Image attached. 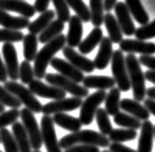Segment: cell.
Returning <instances> with one entry per match:
<instances>
[{"label": "cell", "mask_w": 155, "mask_h": 152, "mask_svg": "<svg viewBox=\"0 0 155 152\" xmlns=\"http://www.w3.org/2000/svg\"><path fill=\"white\" fill-rule=\"evenodd\" d=\"M4 88L14 94L21 102V104H23L25 108L29 109L31 112L35 114L41 113V103L36 98L35 94H32L30 90L25 88L23 85L18 83L17 81H6L4 83Z\"/></svg>", "instance_id": "cell-4"}, {"label": "cell", "mask_w": 155, "mask_h": 152, "mask_svg": "<svg viewBox=\"0 0 155 152\" xmlns=\"http://www.w3.org/2000/svg\"><path fill=\"white\" fill-rule=\"evenodd\" d=\"M18 76L22 84H30L35 78L34 68H32L30 62L28 61H22L19 64V70H18Z\"/></svg>", "instance_id": "cell-41"}, {"label": "cell", "mask_w": 155, "mask_h": 152, "mask_svg": "<svg viewBox=\"0 0 155 152\" xmlns=\"http://www.w3.org/2000/svg\"><path fill=\"white\" fill-rule=\"evenodd\" d=\"M55 7L57 19L61 20L62 22H68L71 18V15L69 12V6L68 5L67 0H51Z\"/></svg>", "instance_id": "cell-39"}, {"label": "cell", "mask_w": 155, "mask_h": 152, "mask_svg": "<svg viewBox=\"0 0 155 152\" xmlns=\"http://www.w3.org/2000/svg\"><path fill=\"white\" fill-rule=\"evenodd\" d=\"M120 107L124 110V112L128 113L129 115L138 118L139 121H148L150 117V114L147 110V108L135 99L124 98L120 100Z\"/></svg>", "instance_id": "cell-21"}, {"label": "cell", "mask_w": 155, "mask_h": 152, "mask_svg": "<svg viewBox=\"0 0 155 152\" xmlns=\"http://www.w3.org/2000/svg\"><path fill=\"white\" fill-rule=\"evenodd\" d=\"M38 42L39 39L37 35L27 34L23 38V57L25 61H34L38 54Z\"/></svg>", "instance_id": "cell-32"}, {"label": "cell", "mask_w": 155, "mask_h": 152, "mask_svg": "<svg viewBox=\"0 0 155 152\" xmlns=\"http://www.w3.org/2000/svg\"><path fill=\"white\" fill-rule=\"evenodd\" d=\"M33 152H41V151H39V150H34Z\"/></svg>", "instance_id": "cell-56"}, {"label": "cell", "mask_w": 155, "mask_h": 152, "mask_svg": "<svg viewBox=\"0 0 155 152\" xmlns=\"http://www.w3.org/2000/svg\"><path fill=\"white\" fill-rule=\"evenodd\" d=\"M0 143H1V142H0Z\"/></svg>", "instance_id": "cell-59"}, {"label": "cell", "mask_w": 155, "mask_h": 152, "mask_svg": "<svg viewBox=\"0 0 155 152\" xmlns=\"http://www.w3.org/2000/svg\"><path fill=\"white\" fill-rule=\"evenodd\" d=\"M63 54L67 58L68 61L73 64L76 68L81 70L82 72L91 73L94 70V61L90 60L89 58L85 57V55L77 53L75 50L71 46H64Z\"/></svg>", "instance_id": "cell-14"}, {"label": "cell", "mask_w": 155, "mask_h": 152, "mask_svg": "<svg viewBox=\"0 0 155 152\" xmlns=\"http://www.w3.org/2000/svg\"><path fill=\"white\" fill-rule=\"evenodd\" d=\"M91 21L94 27H100L104 19V0H90Z\"/></svg>", "instance_id": "cell-33"}, {"label": "cell", "mask_w": 155, "mask_h": 152, "mask_svg": "<svg viewBox=\"0 0 155 152\" xmlns=\"http://www.w3.org/2000/svg\"><path fill=\"white\" fill-rule=\"evenodd\" d=\"M24 35L19 30H12L7 28L0 29V42H19L23 41Z\"/></svg>", "instance_id": "cell-42"}, {"label": "cell", "mask_w": 155, "mask_h": 152, "mask_svg": "<svg viewBox=\"0 0 155 152\" xmlns=\"http://www.w3.org/2000/svg\"><path fill=\"white\" fill-rule=\"evenodd\" d=\"M68 5L75 12L77 17L82 20V22H89L92 18L90 8L84 3L83 0H67Z\"/></svg>", "instance_id": "cell-36"}, {"label": "cell", "mask_w": 155, "mask_h": 152, "mask_svg": "<svg viewBox=\"0 0 155 152\" xmlns=\"http://www.w3.org/2000/svg\"><path fill=\"white\" fill-rule=\"evenodd\" d=\"M83 86L89 89H97L105 91L114 88L116 82L113 77L105 75H89L85 76L83 80Z\"/></svg>", "instance_id": "cell-22"}, {"label": "cell", "mask_w": 155, "mask_h": 152, "mask_svg": "<svg viewBox=\"0 0 155 152\" xmlns=\"http://www.w3.org/2000/svg\"><path fill=\"white\" fill-rule=\"evenodd\" d=\"M125 5L138 23L146 25L149 22V17L141 0H125Z\"/></svg>", "instance_id": "cell-29"}, {"label": "cell", "mask_w": 155, "mask_h": 152, "mask_svg": "<svg viewBox=\"0 0 155 152\" xmlns=\"http://www.w3.org/2000/svg\"><path fill=\"white\" fill-rule=\"evenodd\" d=\"M103 24L105 25L107 32H108L109 39L113 43H120L124 38V33H122L121 28L117 22V18L114 15H112L110 12L104 15Z\"/></svg>", "instance_id": "cell-26"}, {"label": "cell", "mask_w": 155, "mask_h": 152, "mask_svg": "<svg viewBox=\"0 0 155 152\" xmlns=\"http://www.w3.org/2000/svg\"><path fill=\"white\" fill-rule=\"evenodd\" d=\"M120 49L126 53H139L142 55L155 54V43L147 41L125 39L120 42Z\"/></svg>", "instance_id": "cell-16"}, {"label": "cell", "mask_w": 155, "mask_h": 152, "mask_svg": "<svg viewBox=\"0 0 155 152\" xmlns=\"http://www.w3.org/2000/svg\"><path fill=\"white\" fill-rule=\"evenodd\" d=\"M117 2V0H104V10H106L107 12H110L114 9Z\"/></svg>", "instance_id": "cell-51"}, {"label": "cell", "mask_w": 155, "mask_h": 152, "mask_svg": "<svg viewBox=\"0 0 155 152\" xmlns=\"http://www.w3.org/2000/svg\"><path fill=\"white\" fill-rule=\"evenodd\" d=\"M82 98L79 97H69V98H62L58 100H53L51 102L42 105L41 113L45 116L55 115L58 113L71 112L78 109L82 105Z\"/></svg>", "instance_id": "cell-10"}, {"label": "cell", "mask_w": 155, "mask_h": 152, "mask_svg": "<svg viewBox=\"0 0 155 152\" xmlns=\"http://www.w3.org/2000/svg\"><path fill=\"white\" fill-rule=\"evenodd\" d=\"M30 24L29 18L23 17H14L8 12L0 9V25L12 30H22Z\"/></svg>", "instance_id": "cell-23"}, {"label": "cell", "mask_w": 155, "mask_h": 152, "mask_svg": "<svg viewBox=\"0 0 155 152\" xmlns=\"http://www.w3.org/2000/svg\"><path fill=\"white\" fill-rule=\"evenodd\" d=\"M98 52L94 60V68L98 70H103L108 67L113 55V42L109 37H103L102 41L99 43Z\"/></svg>", "instance_id": "cell-18"}, {"label": "cell", "mask_w": 155, "mask_h": 152, "mask_svg": "<svg viewBox=\"0 0 155 152\" xmlns=\"http://www.w3.org/2000/svg\"><path fill=\"white\" fill-rule=\"evenodd\" d=\"M50 66L63 76L68 77V79H71L78 84L83 82L85 78L84 73L81 70L76 68L68 61H65V60L61 58H53L52 61L50 62Z\"/></svg>", "instance_id": "cell-15"}, {"label": "cell", "mask_w": 155, "mask_h": 152, "mask_svg": "<svg viewBox=\"0 0 155 152\" xmlns=\"http://www.w3.org/2000/svg\"><path fill=\"white\" fill-rule=\"evenodd\" d=\"M0 9L6 12H15L21 17L30 18L36 14L35 7L23 0H0Z\"/></svg>", "instance_id": "cell-17"}, {"label": "cell", "mask_w": 155, "mask_h": 152, "mask_svg": "<svg viewBox=\"0 0 155 152\" xmlns=\"http://www.w3.org/2000/svg\"><path fill=\"white\" fill-rule=\"evenodd\" d=\"M108 136L110 142L121 144L124 142H128V140H135L138 134L137 131L134 129L122 128V129H113Z\"/></svg>", "instance_id": "cell-34"}, {"label": "cell", "mask_w": 155, "mask_h": 152, "mask_svg": "<svg viewBox=\"0 0 155 152\" xmlns=\"http://www.w3.org/2000/svg\"><path fill=\"white\" fill-rule=\"evenodd\" d=\"M114 9H115L117 20L120 26L122 33L125 36L134 35L136 31V27L134 22H133L132 15L128 8L126 7L125 3H124L122 1L117 2Z\"/></svg>", "instance_id": "cell-13"}, {"label": "cell", "mask_w": 155, "mask_h": 152, "mask_svg": "<svg viewBox=\"0 0 155 152\" xmlns=\"http://www.w3.org/2000/svg\"><path fill=\"white\" fill-rule=\"evenodd\" d=\"M54 17L55 13L53 10H47L45 12L41 13L38 18H36L34 21L30 22V24L28 25L27 28L29 33L34 35H40L48 26L51 21L54 20Z\"/></svg>", "instance_id": "cell-28"}, {"label": "cell", "mask_w": 155, "mask_h": 152, "mask_svg": "<svg viewBox=\"0 0 155 152\" xmlns=\"http://www.w3.org/2000/svg\"><path fill=\"white\" fill-rule=\"evenodd\" d=\"M2 53L8 77L11 79V81H17L18 79H19V64L15 46L11 42H5L2 46Z\"/></svg>", "instance_id": "cell-11"}, {"label": "cell", "mask_w": 155, "mask_h": 152, "mask_svg": "<svg viewBox=\"0 0 155 152\" xmlns=\"http://www.w3.org/2000/svg\"><path fill=\"white\" fill-rule=\"evenodd\" d=\"M0 103H2L4 106L12 108V109H18L22 105L17 97L5 89L4 86L1 85H0Z\"/></svg>", "instance_id": "cell-40"}, {"label": "cell", "mask_w": 155, "mask_h": 152, "mask_svg": "<svg viewBox=\"0 0 155 152\" xmlns=\"http://www.w3.org/2000/svg\"><path fill=\"white\" fill-rule=\"evenodd\" d=\"M53 121L58 126L61 128L68 130V131L72 132H77L82 127V123L80 121L79 118H76L72 116H69L65 113H58L55 114L52 117Z\"/></svg>", "instance_id": "cell-27"}, {"label": "cell", "mask_w": 155, "mask_h": 152, "mask_svg": "<svg viewBox=\"0 0 155 152\" xmlns=\"http://www.w3.org/2000/svg\"><path fill=\"white\" fill-rule=\"evenodd\" d=\"M51 0H35V10L36 12L38 13H44L45 11H47L49 7V3H50Z\"/></svg>", "instance_id": "cell-48"}, {"label": "cell", "mask_w": 155, "mask_h": 152, "mask_svg": "<svg viewBox=\"0 0 155 152\" xmlns=\"http://www.w3.org/2000/svg\"><path fill=\"white\" fill-rule=\"evenodd\" d=\"M140 64H143L145 67L148 68L150 70L155 71V56L152 55H142L139 58Z\"/></svg>", "instance_id": "cell-46"}, {"label": "cell", "mask_w": 155, "mask_h": 152, "mask_svg": "<svg viewBox=\"0 0 155 152\" xmlns=\"http://www.w3.org/2000/svg\"><path fill=\"white\" fill-rule=\"evenodd\" d=\"M12 131L19 152H33L27 132L23 126L22 122L15 121L12 124Z\"/></svg>", "instance_id": "cell-24"}, {"label": "cell", "mask_w": 155, "mask_h": 152, "mask_svg": "<svg viewBox=\"0 0 155 152\" xmlns=\"http://www.w3.org/2000/svg\"><path fill=\"white\" fill-rule=\"evenodd\" d=\"M41 133L42 144L47 152H63L57 139L56 131L54 128V121L50 116H45L41 119Z\"/></svg>", "instance_id": "cell-9"}, {"label": "cell", "mask_w": 155, "mask_h": 152, "mask_svg": "<svg viewBox=\"0 0 155 152\" xmlns=\"http://www.w3.org/2000/svg\"><path fill=\"white\" fill-rule=\"evenodd\" d=\"M0 152H3V151H1V150H0Z\"/></svg>", "instance_id": "cell-58"}, {"label": "cell", "mask_w": 155, "mask_h": 152, "mask_svg": "<svg viewBox=\"0 0 155 152\" xmlns=\"http://www.w3.org/2000/svg\"><path fill=\"white\" fill-rule=\"evenodd\" d=\"M83 22L77 15H71L68 20V32L66 36V41L68 46L77 47L82 41Z\"/></svg>", "instance_id": "cell-19"}, {"label": "cell", "mask_w": 155, "mask_h": 152, "mask_svg": "<svg viewBox=\"0 0 155 152\" xmlns=\"http://www.w3.org/2000/svg\"><path fill=\"white\" fill-rule=\"evenodd\" d=\"M7 79H8V74H7L6 67H5V64L2 61L1 57H0V82L5 83Z\"/></svg>", "instance_id": "cell-50"}, {"label": "cell", "mask_w": 155, "mask_h": 152, "mask_svg": "<svg viewBox=\"0 0 155 152\" xmlns=\"http://www.w3.org/2000/svg\"><path fill=\"white\" fill-rule=\"evenodd\" d=\"M105 111L109 116H115L120 113V90L119 88H112L107 94L105 98Z\"/></svg>", "instance_id": "cell-31"}, {"label": "cell", "mask_w": 155, "mask_h": 152, "mask_svg": "<svg viewBox=\"0 0 155 152\" xmlns=\"http://www.w3.org/2000/svg\"><path fill=\"white\" fill-rule=\"evenodd\" d=\"M64 152H100L99 147L90 144H77L65 149Z\"/></svg>", "instance_id": "cell-45"}, {"label": "cell", "mask_w": 155, "mask_h": 152, "mask_svg": "<svg viewBox=\"0 0 155 152\" xmlns=\"http://www.w3.org/2000/svg\"><path fill=\"white\" fill-rule=\"evenodd\" d=\"M111 68L113 78L120 91H128L131 89L129 76L127 72L125 58L120 49L113 52L111 59Z\"/></svg>", "instance_id": "cell-5"}, {"label": "cell", "mask_w": 155, "mask_h": 152, "mask_svg": "<svg viewBox=\"0 0 155 152\" xmlns=\"http://www.w3.org/2000/svg\"><path fill=\"white\" fill-rule=\"evenodd\" d=\"M135 37L137 40L147 41L155 38V19L146 25H142L135 31Z\"/></svg>", "instance_id": "cell-43"}, {"label": "cell", "mask_w": 155, "mask_h": 152, "mask_svg": "<svg viewBox=\"0 0 155 152\" xmlns=\"http://www.w3.org/2000/svg\"><path fill=\"white\" fill-rule=\"evenodd\" d=\"M103 39V32L100 27H94L85 40L81 41L78 49L84 55L92 52Z\"/></svg>", "instance_id": "cell-25"}, {"label": "cell", "mask_w": 155, "mask_h": 152, "mask_svg": "<svg viewBox=\"0 0 155 152\" xmlns=\"http://www.w3.org/2000/svg\"><path fill=\"white\" fill-rule=\"evenodd\" d=\"M143 106L147 108L149 114H152L155 117V100L151 98H147L143 100Z\"/></svg>", "instance_id": "cell-49"}, {"label": "cell", "mask_w": 155, "mask_h": 152, "mask_svg": "<svg viewBox=\"0 0 155 152\" xmlns=\"http://www.w3.org/2000/svg\"><path fill=\"white\" fill-rule=\"evenodd\" d=\"M45 79L48 84L57 87L66 93H69L75 97L83 98L89 95V90L87 88L68 79V77H65L62 74L47 73L45 76Z\"/></svg>", "instance_id": "cell-6"}, {"label": "cell", "mask_w": 155, "mask_h": 152, "mask_svg": "<svg viewBox=\"0 0 155 152\" xmlns=\"http://www.w3.org/2000/svg\"><path fill=\"white\" fill-rule=\"evenodd\" d=\"M5 112V106L2 104V103H0V114Z\"/></svg>", "instance_id": "cell-54"}, {"label": "cell", "mask_w": 155, "mask_h": 152, "mask_svg": "<svg viewBox=\"0 0 155 152\" xmlns=\"http://www.w3.org/2000/svg\"><path fill=\"white\" fill-rule=\"evenodd\" d=\"M0 142L4 146L5 152H19L14 135L8 129H0Z\"/></svg>", "instance_id": "cell-38"}, {"label": "cell", "mask_w": 155, "mask_h": 152, "mask_svg": "<svg viewBox=\"0 0 155 152\" xmlns=\"http://www.w3.org/2000/svg\"><path fill=\"white\" fill-rule=\"evenodd\" d=\"M106 95L107 94L105 91L98 90L91 95H88L86 99L82 102L79 115V119L82 125L83 124L84 125H90L94 121L95 113H97L99 105L105 100Z\"/></svg>", "instance_id": "cell-7"}, {"label": "cell", "mask_w": 155, "mask_h": 152, "mask_svg": "<svg viewBox=\"0 0 155 152\" xmlns=\"http://www.w3.org/2000/svg\"><path fill=\"white\" fill-rule=\"evenodd\" d=\"M154 138H155V126H154Z\"/></svg>", "instance_id": "cell-57"}, {"label": "cell", "mask_w": 155, "mask_h": 152, "mask_svg": "<svg viewBox=\"0 0 155 152\" xmlns=\"http://www.w3.org/2000/svg\"><path fill=\"white\" fill-rule=\"evenodd\" d=\"M147 95L148 98H151L155 100V87H152V88H148L147 90Z\"/></svg>", "instance_id": "cell-53"}, {"label": "cell", "mask_w": 155, "mask_h": 152, "mask_svg": "<svg viewBox=\"0 0 155 152\" xmlns=\"http://www.w3.org/2000/svg\"><path fill=\"white\" fill-rule=\"evenodd\" d=\"M154 126L151 121H145L141 125V133L138 142V152H152Z\"/></svg>", "instance_id": "cell-20"}, {"label": "cell", "mask_w": 155, "mask_h": 152, "mask_svg": "<svg viewBox=\"0 0 155 152\" xmlns=\"http://www.w3.org/2000/svg\"><path fill=\"white\" fill-rule=\"evenodd\" d=\"M20 117L29 137L32 148L34 150H40L42 145V139L41 128H39V124L34 116V113L27 108H23L20 111Z\"/></svg>", "instance_id": "cell-8"}, {"label": "cell", "mask_w": 155, "mask_h": 152, "mask_svg": "<svg viewBox=\"0 0 155 152\" xmlns=\"http://www.w3.org/2000/svg\"><path fill=\"white\" fill-rule=\"evenodd\" d=\"M109 150L111 152H138L135 149H132L128 146L120 144V143H112L109 144Z\"/></svg>", "instance_id": "cell-47"}, {"label": "cell", "mask_w": 155, "mask_h": 152, "mask_svg": "<svg viewBox=\"0 0 155 152\" xmlns=\"http://www.w3.org/2000/svg\"><path fill=\"white\" fill-rule=\"evenodd\" d=\"M65 29V23L59 19H54L48 24V26L39 35V41L41 43H45L55 39L60 34H62L63 30Z\"/></svg>", "instance_id": "cell-30"}, {"label": "cell", "mask_w": 155, "mask_h": 152, "mask_svg": "<svg viewBox=\"0 0 155 152\" xmlns=\"http://www.w3.org/2000/svg\"><path fill=\"white\" fill-rule=\"evenodd\" d=\"M19 117L20 111H18V109H11L9 111L1 113L0 114V129H3L18 121Z\"/></svg>", "instance_id": "cell-44"}, {"label": "cell", "mask_w": 155, "mask_h": 152, "mask_svg": "<svg viewBox=\"0 0 155 152\" xmlns=\"http://www.w3.org/2000/svg\"><path fill=\"white\" fill-rule=\"evenodd\" d=\"M66 36L60 34L55 39L46 42L45 46L41 48L37 54V56L34 60V73L37 79L45 78L46 74V69L50 62L54 58L55 54H57L64 46L66 45Z\"/></svg>", "instance_id": "cell-1"}, {"label": "cell", "mask_w": 155, "mask_h": 152, "mask_svg": "<svg viewBox=\"0 0 155 152\" xmlns=\"http://www.w3.org/2000/svg\"><path fill=\"white\" fill-rule=\"evenodd\" d=\"M59 144L61 148L64 149L77 144H90L98 147H107L110 144V140L107 136L94 130H79L77 132L64 136Z\"/></svg>", "instance_id": "cell-2"}, {"label": "cell", "mask_w": 155, "mask_h": 152, "mask_svg": "<svg viewBox=\"0 0 155 152\" xmlns=\"http://www.w3.org/2000/svg\"><path fill=\"white\" fill-rule=\"evenodd\" d=\"M30 91L35 95H38L42 98H48L53 100L62 99L66 97V91L52 85H46L42 83L40 79H34L29 84Z\"/></svg>", "instance_id": "cell-12"}, {"label": "cell", "mask_w": 155, "mask_h": 152, "mask_svg": "<svg viewBox=\"0 0 155 152\" xmlns=\"http://www.w3.org/2000/svg\"><path fill=\"white\" fill-rule=\"evenodd\" d=\"M101 152H111L110 150H103V151H101Z\"/></svg>", "instance_id": "cell-55"}, {"label": "cell", "mask_w": 155, "mask_h": 152, "mask_svg": "<svg viewBox=\"0 0 155 152\" xmlns=\"http://www.w3.org/2000/svg\"><path fill=\"white\" fill-rule=\"evenodd\" d=\"M125 64L131 88L133 90V96L135 100L139 102L143 101L147 95L146 78L145 73L141 68L139 59L135 56V54L128 53V55L125 57Z\"/></svg>", "instance_id": "cell-3"}, {"label": "cell", "mask_w": 155, "mask_h": 152, "mask_svg": "<svg viewBox=\"0 0 155 152\" xmlns=\"http://www.w3.org/2000/svg\"><path fill=\"white\" fill-rule=\"evenodd\" d=\"M114 122L120 127L134 129V130L141 128L142 125L141 121H139L138 118L129 115V114L122 113V112L117 113V115L114 116Z\"/></svg>", "instance_id": "cell-35"}, {"label": "cell", "mask_w": 155, "mask_h": 152, "mask_svg": "<svg viewBox=\"0 0 155 152\" xmlns=\"http://www.w3.org/2000/svg\"><path fill=\"white\" fill-rule=\"evenodd\" d=\"M145 78L149 81V82H151L155 85V71L154 70H147V71L145 73Z\"/></svg>", "instance_id": "cell-52"}, {"label": "cell", "mask_w": 155, "mask_h": 152, "mask_svg": "<svg viewBox=\"0 0 155 152\" xmlns=\"http://www.w3.org/2000/svg\"><path fill=\"white\" fill-rule=\"evenodd\" d=\"M94 117L97 119V123L100 133L104 136H108L113 130V126H112L108 113L105 111V109L98 108L97 113H95Z\"/></svg>", "instance_id": "cell-37"}]
</instances>
